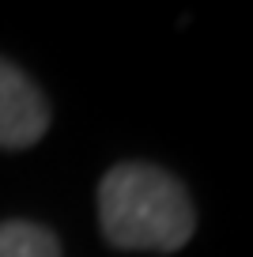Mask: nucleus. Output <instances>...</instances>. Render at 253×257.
Masks as SVG:
<instances>
[{"instance_id": "obj_1", "label": "nucleus", "mask_w": 253, "mask_h": 257, "mask_svg": "<svg viewBox=\"0 0 253 257\" xmlns=\"http://www.w3.org/2000/svg\"><path fill=\"white\" fill-rule=\"evenodd\" d=\"M98 227L113 249L174 253L197 231L189 189L155 163H117L98 182Z\"/></svg>"}, {"instance_id": "obj_2", "label": "nucleus", "mask_w": 253, "mask_h": 257, "mask_svg": "<svg viewBox=\"0 0 253 257\" xmlns=\"http://www.w3.org/2000/svg\"><path fill=\"white\" fill-rule=\"evenodd\" d=\"M49 128V102L38 83L0 57V148L19 152L46 137Z\"/></svg>"}, {"instance_id": "obj_3", "label": "nucleus", "mask_w": 253, "mask_h": 257, "mask_svg": "<svg viewBox=\"0 0 253 257\" xmlns=\"http://www.w3.org/2000/svg\"><path fill=\"white\" fill-rule=\"evenodd\" d=\"M0 257H61V242L53 231L27 219L0 223Z\"/></svg>"}]
</instances>
